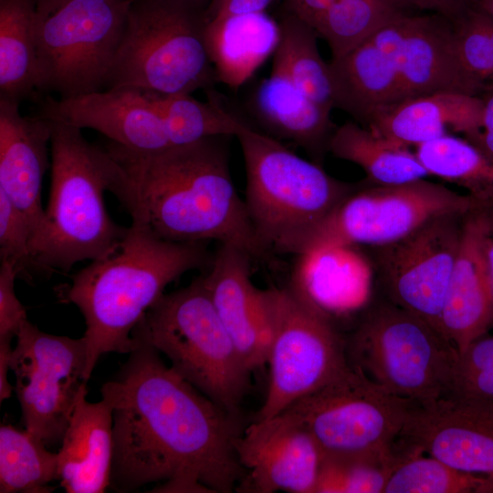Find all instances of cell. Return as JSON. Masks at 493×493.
Here are the masks:
<instances>
[{"mask_svg":"<svg viewBox=\"0 0 493 493\" xmlns=\"http://www.w3.org/2000/svg\"><path fill=\"white\" fill-rule=\"evenodd\" d=\"M354 364L375 383L414 403L450 393L458 351L435 328L391 301L372 308L351 345Z\"/></svg>","mask_w":493,"mask_h":493,"instance_id":"obj_9","label":"cell"},{"mask_svg":"<svg viewBox=\"0 0 493 493\" xmlns=\"http://www.w3.org/2000/svg\"><path fill=\"white\" fill-rule=\"evenodd\" d=\"M485 208L489 219L490 226L493 227V202Z\"/></svg>","mask_w":493,"mask_h":493,"instance_id":"obj_46","label":"cell"},{"mask_svg":"<svg viewBox=\"0 0 493 493\" xmlns=\"http://www.w3.org/2000/svg\"><path fill=\"white\" fill-rule=\"evenodd\" d=\"M212 258L207 242H171L131 224L114 254L91 261L58 287L59 300L75 305L85 320L86 381L103 354L136 347L135 327L171 282L208 267Z\"/></svg>","mask_w":493,"mask_h":493,"instance_id":"obj_3","label":"cell"},{"mask_svg":"<svg viewBox=\"0 0 493 493\" xmlns=\"http://www.w3.org/2000/svg\"><path fill=\"white\" fill-rule=\"evenodd\" d=\"M278 22L280 39L271 71L284 75L314 101L331 110L334 102L329 66L320 53L315 29L286 11Z\"/></svg>","mask_w":493,"mask_h":493,"instance_id":"obj_28","label":"cell"},{"mask_svg":"<svg viewBox=\"0 0 493 493\" xmlns=\"http://www.w3.org/2000/svg\"><path fill=\"white\" fill-rule=\"evenodd\" d=\"M277 0H209V18L225 15L266 12Z\"/></svg>","mask_w":493,"mask_h":493,"instance_id":"obj_41","label":"cell"},{"mask_svg":"<svg viewBox=\"0 0 493 493\" xmlns=\"http://www.w3.org/2000/svg\"><path fill=\"white\" fill-rule=\"evenodd\" d=\"M404 9L437 13L453 20L467 7V0H395Z\"/></svg>","mask_w":493,"mask_h":493,"instance_id":"obj_40","label":"cell"},{"mask_svg":"<svg viewBox=\"0 0 493 493\" xmlns=\"http://www.w3.org/2000/svg\"><path fill=\"white\" fill-rule=\"evenodd\" d=\"M38 0H0V99L20 104L37 85Z\"/></svg>","mask_w":493,"mask_h":493,"instance_id":"obj_27","label":"cell"},{"mask_svg":"<svg viewBox=\"0 0 493 493\" xmlns=\"http://www.w3.org/2000/svg\"><path fill=\"white\" fill-rule=\"evenodd\" d=\"M18 278L14 266L1 261L0 266V341L16 337L27 320L26 310L16 295L15 281Z\"/></svg>","mask_w":493,"mask_h":493,"instance_id":"obj_37","label":"cell"},{"mask_svg":"<svg viewBox=\"0 0 493 493\" xmlns=\"http://www.w3.org/2000/svg\"><path fill=\"white\" fill-rule=\"evenodd\" d=\"M333 156L360 166L372 184H400L428 173L407 146L383 137L356 121L335 127L328 144Z\"/></svg>","mask_w":493,"mask_h":493,"instance_id":"obj_26","label":"cell"},{"mask_svg":"<svg viewBox=\"0 0 493 493\" xmlns=\"http://www.w3.org/2000/svg\"><path fill=\"white\" fill-rule=\"evenodd\" d=\"M467 214L436 216L394 242L370 247L388 300L438 331Z\"/></svg>","mask_w":493,"mask_h":493,"instance_id":"obj_14","label":"cell"},{"mask_svg":"<svg viewBox=\"0 0 493 493\" xmlns=\"http://www.w3.org/2000/svg\"><path fill=\"white\" fill-rule=\"evenodd\" d=\"M131 0H38L37 89L60 99L106 88Z\"/></svg>","mask_w":493,"mask_h":493,"instance_id":"obj_8","label":"cell"},{"mask_svg":"<svg viewBox=\"0 0 493 493\" xmlns=\"http://www.w3.org/2000/svg\"><path fill=\"white\" fill-rule=\"evenodd\" d=\"M490 225L485 207L465 216L459 249L440 319V331L462 352L491 324L486 243Z\"/></svg>","mask_w":493,"mask_h":493,"instance_id":"obj_21","label":"cell"},{"mask_svg":"<svg viewBox=\"0 0 493 493\" xmlns=\"http://www.w3.org/2000/svg\"><path fill=\"white\" fill-rule=\"evenodd\" d=\"M484 100L483 125L480 133L470 142L493 158V90Z\"/></svg>","mask_w":493,"mask_h":493,"instance_id":"obj_43","label":"cell"},{"mask_svg":"<svg viewBox=\"0 0 493 493\" xmlns=\"http://www.w3.org/2000/svg\"><path fill=\"white\" fill-rule=\"evenodd\" d=\"M51 120L24 116L18 103L0 99V191L25 215L32 237L45 217L42 184L51 165Z\"/></svg>","mask_w":493,"mask_h":493,"instance_id":"obj_20","label":"cell"},{"mask_svg":"<svg viewBox=\"0 0 493 493\" xmlns=\"http://www.w3.org/2000/svg\"><path fill=\"white\" fill-rule=\"evenodd\" d=\"M31 237L25 215L0 191V259L12 264L18 278L28 282L40 275L31 251Z\"/></svg>","mask_w":493,"mask_h":493,"instance_id":"obj_36","label":"cell"},{"mask_svg":"<svg viewBox=\"0 0 493 493\" xmlns=\"http://www.w3.org/2000/svg\"><path fill=\"white\" fill-rule=\"evenodd\" d=\"M51 122L49 196L43 224L30 244L43 276L110 257L129 230L111 219L104 201L105 192L112 194L121 178L119 162L108 149L90 143L82 129Z\"/></svg>","mask_w":493,"mask_h":493,"instance_id":"obj_4","label":"cell"},{"mask_svg":"<svg viewBox=\"0 0 493 493\" xmlns=\"http://www.w3.org/2000/svg\"><path fill=\"white\" fill-rule=\"evenodd\" d=\"M229 139L211 136L154 153L111 142L108 150L122 168L112 194L131 224L171 242L216 241L253 259L267 257L232 179Z\"/></svg>","mask_w":493,"mask_h":493,"instance_id":"obj_2","label":"cell"},{"mask_svg":"<svg viewBox=\"0 0 493 493\" xmlns=\"http://www.w3.org/2000/svg\"><path fill=\"white\" fill-rule=\"evenodd\" d=\"M38 115L95 130L133 152L154 153L173 147L153 94L145 90L115 88L65 99L48 97Z\"/></svg>","mask_w":493,"mask_h":493,"instance_id":"obj_18","label":"cell"},{"mask_svg":"<svg viewBox=\"0 0 493 493\" xmlns=\"http://www.w3.org/2000/svg\"><path fill=\"white\" fill-rule=\"evenodd\" d=\"M451 22L463 65L485 90H493L492 18L468 5Z\"/></svg>","mask_w":493,"mask_h":493,"instance_id":"obj_35","label":"cell"},{"mask_svg":"<svg viewBox=\"0 0 493 493\" xmlns=\"http://www.w3.org/2000/svg\"><path fill=\"white\" fill-rule=\"evenodd\" d=\"M37 435L10 425L0 426V493H48L58 480V452Z\"/></svg>","mask_w":493,"mask_h":493,"instance_id":"obj_31","label":"cell"},{"mask_svg":"<svg viewBox=\"0 0 493 493\" xmlns=\"http://www.w3.org/2000/svg\"><path fill=\"white\" fill-rule=\"evenodd\" d=\"M252 259L236 246L219 245L202 278L223 326L254 372L267 364L270 329L263 289L251 281Z\"/></svg>","mask_w":493,"mask_h":493,"instance_id":"obj_19","label":"cell"},{"mask_svg":"<svg viewBox=\"0 0 493 493\" xmlns=\"http://www.w3.org/2000/svg\"><path fill=\"white\" fill-rule=\"evenodd\" d=\"M456 371H493V337H481L458 353Z\"/></svg>","mask_w":493,"mask_h":493,"instance_id":"obj_39","label":"cell"},{"mask_svg":"<svg viewBox=\"0 0 493 493\" xmlns=\"http://www.w3.org/2000/svg\"><path fill=\"white\" fill-rule=\"evenodd\" d=\"M209 0H131L107 89L160 95L212 89L205 45Z\"/></svg>","mask_w":493,"mask_h":493,"instance_id":"obj_6","label":"cell"},{"mask_svg":"<svg viewBox=\"0 0 493 493\" xmlns=\"http://www.w3.org/2000/svg\"><path fill=\"white\" fill-rule=\"evenodd\" d=\"M336 0H284L285 11L312 27Z\"/></svg>","mask_w":493,"mask_h":493,"instance_id":"obj_42","label":"cell"},{"mask_svg":"<svg viewBox=\"0 0 493 493\" xmlns=\"http://www.w3.org/2000/svg\"><path fill=\"white\" fill-rule=\"evenodd\" d=\"M383 493H492L493 477L456 469L441 460L403 447Z\"/></svg>","mask_w":493,"mask_h":493,"instance_id":"obj_33","label":"cell"},{"mask_svg":"<svg viewBox=\"0 0 493 493\" xmlns=\"http://www.w3.org/2000/svg\"><path fill=\"white\" fill-rule=\"evenodd\" d=\"M483 112L484 100L475 95L438 92L382 110L365 127L407 147L448 134V129L472 142L481 131Z\"/></svg>","mask_w":493,"mask_h":493,"instance_id":"obj_24","label":"cell"},{"mask_svg":"<svg viewBox=\"0 0 493 493\" xmlns=\"http://www.w3.org/2000/svg\"><path fill=\"white\" fill-rule=\"evenodd\" d=\"M402 448L362 456H323L315 493H382Z\"/></svg>","mask_w":493,"mask_h":493,"instance_id":"obj_34","label":"cell"},{"mask_svg":"<svg viewBox=\"0 0 493 493\" xmlns=\"http://www.w3.org/2000/svg\"><path fill=\"white\" fill-rule=\"evenodd\" d=\"M132 333L165 355L170 366L201 393L238 415L253 372L223 326L202 276L163 294Z\"/></svg>","mask_w":493,"mask_h":493,"instance_id":"obj_7","label":"cell"},{"mask_svg":"<svg viewBox=\"0 0 493 493\" xmlns=\"http://www.w3.org/2000/svg\"><path fill=\"white\" fill-rule=\"evenodd\" d=\"M491 35H492V40H493V19H492V28H491Z\"/></svg>","mask_w":493,"mask_h":493,"instance_id":"obj_47","label":"cell"},{"mask_svg":"<svg viewBox=\"0 0 493 493\" xmlns=\"http://www.w3.org/2000/svg\"><path fill=\"white\" fill-rule=\"evenodd\" d=\"M279 39V22L267 12L213 17L205 45L216 81L238 89L274 55Z\"/></svg>","mask_w":493,"mask_h":493,"instance_id":"obj_25","label":"cell"},{"mask_svg":"<svg viewBox=\"0 0 493 493\" xmlns=\"http://www.w3.org/2000/svg\"><path fill=\"white\" fill-rule=\"evenodd\" d=\"M369 39L383 54L394 106L438 92L476 96L485 90L460 59L451 20L440 14L407 11Z\"/></svg>","mask_w":493,"mask_h":493,"instance_id":"obj_15","label":"cell"},{"mask_svg":"<svg viewBox=\"0 0 493 493\" xmlns=\"http://www.w3.org/2000/svg\"><path fill=\"white\" fill-rule=\"evenodd\" d=\"M136 347L105 383L113 418L110 488L121 493L159 483L157 492L229 493L244 476L235 441L242 432L230 414L132 333Z\"/></svg>","mask_w":493,"mask_h":493,"instance_id":"obj_1","label":"cell"},{"mask_svg":"<svg viewBox=\"0 0 493 493\" xmlns=\"http://www.w3.org/2000/svg\"><path fill=\"white\" fill-rule=\"evenodd\" d=\"M486 260H487L489 289H490V296H491L492 314H491L490 328H492L493 327V227L491 226H490L489 233H488L487 243H486Z\"/></svg>","mask_w":493,"mask_h":493,"instance_id":"obj_45","label":"cell"},{"mask_svg":"<svg viewBox=\"0 0 493 493\" xmlns=\"http://www.w3.org/2000/svg\"><path fill=\"white\" fill-rule=\"evenodd\" d=\"M85 387L58 451L60 486L67 493H102L110 486L113 418L109 400L90 403Z\"/></svg>","mask_w":493,"mask_h":493,"instance_id":"obj_23","label":"cell"},{"mask_svg":"<svg viewBox=\"0 0 493 493\" xmlns=\"http://www.w3.org/2000/svg\"><path fill=\"white\" fill-rule=\"evenodd\" d=\"M246 105L257 130L280 142L294 143L321 164L335 129L331 110L274 71L254 87Z\"/></svg>","mask_w":493,"mask_h":493,"instance_id":"obj_22","label":"cell"},{"mask_svg":"<svg viewBox=\"0 0 493 493\" xmlns=\"http://www.w3.org/2000/svg\"><path fill=\"white\" fill-rule=\"evenodd\" d=\"M449 394L493 400V371H456Z\"/></svg>","mask_w":493,"mask_h":493,"instance_id":"obj_38","label":"cell"},{"mask_svg":"<svg viewBox=\"0 0 493 493\" xmlns=\"http://www.w3.org/2000/svg\"><path fill=\"white\" fill-rule=\"evenodd\" d=\"M244 492L315 493L323 452L313 436L286 413L255 419L235 441Z\"/></svg>","mask_w":493,"mask_h":493,"instance_id":"obj_17","label":"cell"},{"mask_svg":"<svg viewBox=\"0 0 493 493\" xmlns=\"http://www.w3.org/2000/svg\"><path fill=\"white\" fill-rule=\"evenodd\" d=\"M235 137L245 164L246 210L269 253L299 255L308 237L362 184L332 177L248 121Z\"/></svg>","mask_w":493,"mask_h":493,"instance_id":"obj_5","label":"cell"},{"mask_svg":"<svg viewBox=\"0 0 493 493\" xmlns=\"http://www.w3.org/2000/svg\"><path fill=\"white\" fill-rule=\"evenodd\" d=\"M483 207L471 195L424 179L400 184H362L344 198L308 237L299 254L341 246L394 242L446 214Z\"/></svg>","mask_w":493,"mask_h":493,"instance_id":"obj_12","label":"cell"},{"mask_svg":"<svg viewBox=\"0 0 493 493\" xmlns=\"http://www.w3.org/2000/svg\"><path fill=\"white\" fill-rule=\"evenodd\" d=\"M16 338L10 370L25 429L47 446L58 444L87 387L84 339L44 332L28 320Z\"/></svg>","mask_w":493,"mask_h":493,"instance_id":"obj_13","label":"cell"},{"mask_svg":"<svg viewBox=\"0 0 493 493\" xmlns=\"http://www.w3.org/2000/svg\"><path fill=\"white\" fill-rule=\"evenodd\" d=\"M414 153L428 175L464 187L484 207L493 202V158L467 140L446 134L417 145Z\"/></svg>","mask_w":493,"mask_h":493,"instance_id":"obj_29","label":"cell"},{"mask_svg":"<svg viewBox=\"0 0 493 493\" xmlns=\"http://www.w3.org/2000/svg\"><path fill=\"white\" fill-rule=\"evenodd\" d=\"M398 442L460 471L493 477V400L448 394L413 402Z\"/></svg>","mask_w":493,"mask_h":493,"instance_id":"obj_16","label":"cell"},{"mask_svg":"<svg viewBox=\"0 0 493 493\" xmlns=\"http://www.w3.org/2000/svg\"><path fill=\"white\" fill-rule=\"evenodd\" d=\"M412 404L354 364L282 412L309 431L325 456H362L396 449Z\"/></svg>","mask_w":493,"mask_h":493,"instance_id":"obj_11","label":"cell"},{"mask_svg":"<svg viewBox=\"0 0 493 493\" xmlns=\"http://www.w3.org/2000/svg\"><path fill=\"white\" fill-rule=\"evenodd\" d=\"M206 93V101L198 100L192 94L152 93L173 147L211 136L235 137L247 122L215 91L209 89Z\"/></svg>","mask_w":493,"mask_h":493,"instance_id":"obj_30","label":"cell"},{"mask_svg":"<svg viewBox=\"0 0 493 493\" xmlns=\"http://www.w3.org/2000/svg\"><path fill=\"white\" fill-rule=\"evenodd\" d=\"M13 348L11 341H0V402L11 396L13 386L8 382L7 373L10 370Z\"/></svg>","mask_w":493,"mask_h":493,"instance_id":"obj_44","label":"cell"},{"mask_svg":"<svg viewBox=\"0 0 493 493\" xmlns=\"http://www.w3.org/2000/svg\"><path fill=\"white\" fill-rule=\"evenodd\" d=\"M270 329L269 382L255 419L275 416L348 366L329 316L292 287L263 289Z\"/></svg>","mask_w":493,"mask_h":493,"instance_id":"obj_10","label":"cell"},{"mask_svg":"<svg viewBox=\"0 0 493 493\" xmlns=\"http://www.w3.org/2000/svg\"><path fill=\"white\" fill-rule=\"evenodd\" d=\"M407 11L395 0H336L313 28L337 59Z\"/></svg>","mask_w":493,"mask_h":493,"instance_id":"obj_32","label":"cell"}]
</instances>
